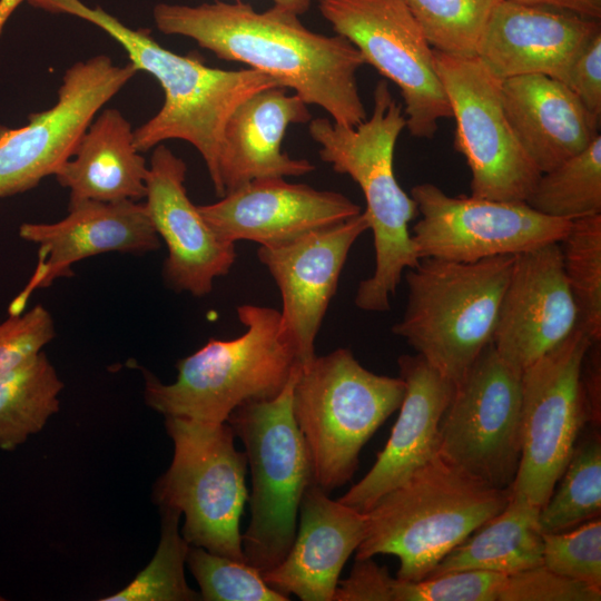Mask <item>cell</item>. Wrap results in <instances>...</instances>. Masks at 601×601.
Returning <instances> with one entry per match:
<instances>
[{
  "instance_id": "6",
  "label": "cell",
  "mask_w": 601,
  "mask_h": 601,
  "mask_svg": "<svg viewBox=\"0 0 601 601\" xmlns=\"http://www.w3.org/2000/svg\"><path fill=\"white\" fill-rule=\"evenodd\" d=\"M514 257L421 258L404 272L406 306L392 332L456 383L493 341Z\"/></svg>"
},
{
  "instance_id": "29",
  "label": "cell",
  "mask_w": 601,
  "mask_h": 601,
  "mask_svg": "<svg viewBox=\"0 0 601 601\" xmlns=\"http://www.w3.org/2000/svg\"><path fill=\"white\" fill-rule=\"evenodd\" d=\"M525 203L542 215L570 221L601 214V136L541 173Z\"/></svg>"
},
{
  "instance_id": "24",
  "label": "cell",
  "mask_w": 601,
  "mask_h": 601,
  "mask_svg": "<svg viewBox=\"0 0 601 601\" xmlns=\"http://www.w3.org/2000/svg\"><path fill=\"white\" fill-rule=\"evenodd\" d=\"M296 93L285 87L262 89L242 101L229 116L224 131L217 196L255 179L298 177L315 166L282 150L287 128L309 122L312 115Z\"/></svg>"
},
{
  "instance_id": "34",
  "label": "cell",
  "mask_w": 601,
  "mask_h": 601,
  "mask_svg": "<svg viewBox=\"0 0 601 601\" xmlns=\"http://www.w3.org/2000/svg\"><path fill=\"white\" fill-rule=\"evenodd\" d=\"M186 565L199 587L203 601H288L272 589L263 573L246 562L189 545Z\"/></svg>"
},
{
  "instance_id": "28",
  "label": "cell",
  "mask_w": 601,
  "mask_h": 601,
  "mask_svg": "<svg viewBox=\"0 0 601 601\" xmlns=\"http://www.w3.org/2000/svg\"><path fill=\"white\" fill-rule=\"evenodd\" d=\"M63 382L43 351L0 378V450L39 433L60 410Z\"/></svg>"
},
{
  "instance_id": "11",
  "label": "cell",
  "mask_w": 601,
  "mask_h": 601,
  "mask_svg": "<svg viewBox=\"0 0 601 601\" xmlns=\"http://www.w3.org/2000/svg\"><path fill=\"white\" fill-rule=\"evenodd\" d=\"M522 444V371L484 348L454 383L439 431V453L472 477L511 489Z\"/></svg>"
},
{
  "instance_id": "37",
  "label": "cell",
  "mask_w": 601,
  "mask_h": 601,
  "mask_svg": "<svg viewBox=\"0 0 601 601\" xmlns=\"http://www.w3.org/2000/svg\"><path fill=\"white\" fill-rule=\"evenodd\" d=\"M55 336L53 318L42 305L0 322V378L41 352Z\"/></svg>"
},
{
  "instance_id": "31",
  "label": "cell",
  "mask_w": 601,
  "mask_h": 601,
  "mask_svg": "<svg viewBox=\"0 0 601 601\" xmlns=\"http://www.w3.org/2000/svg\"><path fill=\"white\" fill-rule=\"evenodd\" d=\"M160 539L149 563L122 589L100 601H200V593L186 581L185 565L189 544L179 528L181 514L158 509Z\"/></svg>"
},
{
  "instance_id": "12",
  "label": "cell",
  "mask_w": 601,
  "mask_h": 601,
  "mask_svg": "<svg viewBox=\"0 0 601 601\" xmlns=\"http://www.w3.org/2000/svg\"><path fill=\"white\" fill-rule=\"evenodd\" d=\"M318 8L336 35L400 89L408 132L432 139L452 111L434 50L405 1L319 0Z\"/></svg>"
},
{
  "instance_id": "26",
  "label": "cell",
  "mask_w": 601,
  "mask_h": 601,
  "mask_svg": "<svg viewBox=\"0 0 601 601\" xmlns=\"http://www.w3.org/2000/svg\"><path fill=\"white\" fill-rule=\"evenodd\" d=\"M148 169L130 122L109 108L90 124L53 176L69 189V203L139 200L146 196Z\"/></svg>"
},
{
  "instance_id": "42",
  "label": "cell",
  "mask_w": 601,
  "mask_h": 601,
  "mask_svg": "<svg viewBox=\"0 0 601 601\" xmlns=\"http://www.w3.org/2000/svg\"><path fill=\"white\" fill-rule=\"evenodd\" d=\"M240 1V0H236ZM274 6L289 10L298 16L304 14L311 7V0H272Z\"/></svg>"
},
{
  "instance_id": "22",
  "label": "cell",
  "mask_w": 601,
  "mask_h": 601,
  "mask_svg": "<svg viewBox=\"0 0 601 601\" xmlns=\"http://www.w3.org/2000/svg\"><path fill=\"white\" fill-rule=\"evenodd\" d=\"M397 365L405 394L390 439L366 475L338 499L362 513L439 453L440 422L454 391L418 354L401 355Z\"/></svg>"
},
{
  "instance_id": "8",
  "label": "cell",
  "mask_w": 601,
  "mask_h": 601,
  "mask_svg": "<svg viewBox=\"0 0 601 601\" xmlns=\"http://www.w3.org/2000/svg\"><path fill=\"white\" fill-rule=\"evenodd\" d=\"M300 365L278 395L237 407L227 418L243 442L252 475L250 522L242 534L246 563L262 573L289 551L299 504L314 483L306 442L293 414V390Z\"/></svg>"
},
{
  "instance_id": "18",
  "label": "cell",
  "mask_w": 601,
  "mask_h": 601,
  "mask_svg": "<svg viewBox=\"0 0 601 601\" xmlns=\"http://www.w3.org/2000/svg\"><path fill=\"white\" fill-rule=\"evenodd\" d=\"M19 236L38 247V262L9 315L23 312L31 294L72 275V265L104 253L142 255L159 249L160 238L145 203L137 200L69 203L68 215L55 223H23Z\"/></svg>"
},
{
  "instance_id": "21",
  "label": "cell",
  "mask_w": 601,
  "mask_h": 601,
  "mask_svg": "<svg viewBox=\"0 0 601 601\" xmlns=\"http://www.w3.org/2000/svg\"><path fill=\"white\" fill-rule=\"evenodd\" d=\"M600 20L549 6L499 0L475 57L496 79L545 75L563 82Z\"/></svg>"
},
{
  "instance_id": "2",
  "label": "cell",
  "mask_w": 601,
  "mask_h": 601,
  "mask_svg": "<svg viewBox=\"0 0 601 601\" xmlns=\"http://www.w3.org/2000/svg\"><path fill=\"white\" fill-rule=\"evenodd\" d=\"M51 13H66L90 22L126 51L138 71L151 75L164 90V104L149 120L134 130L140 152L166 140L187 141L206 165L215 193L226 122L235 108L253 93L282 87L264 72L250 68L224 70L204 63L194 53L183 56L160 46L148 29H132L100 7L81 0H28Z\"/></svg>"
},
{
  "instance_id": "39",
  "label": "cell",
  "mask_w": 601,
  "mask_h": 601,
  "mask_svg": "<svg viewBox=\"0 0 601 601\" xmlns=\"http://www.w3.org/2000/svg\"><path fill=\"white\" fill-rule=\"evenodd\" d=\"M372 559H355L349 575L338 581L334 601H395L397 579Z\"/></svg>"
},
{
  "instance_id": "10",
  "label": "cell",
  "mask_w": 601,
  "mask_h": 601,
  "mask_svg": "<svg viewBox=\"0 0 601 601\" xmlns=\"http://www.w3.org/2000/svg\"><path fill=\"white\" fill-rule=\"evenodd\" d=\"M593 341L578 325L522 371V444L512 495L542 508L552 495L582 428L593 418L582 365Z\"/></svg>"
},
{
  "instance_id": "16",
  "label": "cell",
  "mask_w": 601,
  "mask_h": 601,
  "mask_svg": "<svg viewBox=\"0 0 601 601\" xmlns=\"http://www.w3.org/2000/svg\"><path fill=\"white\" fill-rule=\"evenodd\" d=\"M187 166L162 144L154 148L146 180V208L167 246L165 285L204 297L227 275L237 257L235 244L219 236L188 197Z\"/></svg>"
},
{
  "instance_id": "27",
  "label": "cell",
  "mask_w": 601,
  "mask_h": 601,
  "mask_svg": "<svg viewBox=\"0 0 601 601\" xmlns=\"http://www.w3.org/2000/svg\"><path fill=\"white\" fill-rule=\"evenodd\" d=\"M539 512L540 508L511 494L500 513L449 552L426 578L462 570L510 575L543 564Z\"/></svg>"
},
{
  "instance_id": "13",
  "label": "cell",
  "mask_w": 601,
  "mask_h": 601,
  "mask_svg": "<svg viewBox=\"0 0 601 601\" xmlns=\"http://www.w3.org/2000/svg\"><path fill=\"white\" fill-rule=\"evenodd\" d=\"M435 67L455 120L454 149L471 173V196L525 201L541 171L520 146L505 116L501 80L476 57L434 50Z\"/></svg>"
},
{
  "instance_id": "36",
  "label": "cell",
  "mask_w": 601,
  "mask_h": 601,
  "mask_svg": "<svg viewBox=\"0 0 601 601\" xmlns=\"http://www.w3.org/2000/svg\"><path fill=\"white\" fill-rule=\"evenodd\" d=\"M506 575L462 570L418 581L397 579L395 601H497Z\"/></svg>"
},
{
  "instance_id": "30",
  "label": "cell",
  "mask_w": 601,
  "mask_h": 601,
  "mask_svg": "<svg viewBox=\"0 0 601 601\" xmlns=\"http://www.w3.org/2000/svg\"><path fill=\"white\" fill-rule=\"evenodd\" d=\"M559 489L540 509L538 525L542 534L573 529L600 516L601 441L597 431L578 440Z\"/></svg>"
},
{
  "instance_id": "35",
  "label": "cell",
  "mask_w": 601,
  "mask_h": 601,
  "mask_svg": "<svg viewBox=\"0 0 601 601\" xmlns=\"http://www.w3.org/2000/svg\"><path fill=\"white\" fill-rule=\"evenodd\" d=\"M543 565L601 590V521L595 518L573 529L542 534Z\"/></svg>"
},
{
  "instance_id": "43",
  "label": "cell",
  "mask_w": 601,
  "mask_h": 601,
  "mask_svg": "<svg viewBox=\"0 0 601 601\" xmlns=\"http://www.w3.org/2000/svg\"><path fill=\"white\" fill-rule=\"evenodd\" d=\"M22 1L28 0H0V33L10 16L16 11Z\"/></svg>"
},
{
  "instance_id": "4",
  "label": "cell",
  "mask_w": 601,
  "mask_h": 601,
  "mask_svg": "<svg viewBox=\"0 0 601 601\" xmlns=\"http://www.w3.org/2000/svg\"><path fill=\"white\" fill-rule=\"evenodd\" d=\"M511 489L491 487L440 453L365 512L355 559L395 555L396 578L418 581L509 503Z\"/></svg>"
},
{
  "instance_id": "23",
  "label": "cell",
  "mask_w": 601,
  "mask_h": 601,
  "mask_svg": "<svg viewBox=\"0 0 601 601\" xmlns=\"http://www.w3.org/2000/svg\"><path fill=\"white\" fill-rule=\"evenodd\" d=\"M298 515L289 551L263 579L288 598L334 601L343 566L364 539L365 514L332 500L314 482L303 494Z\"/></svg>"
},
{
  "instance_id": "32",
  "label": "cell",
  "mask_w": 601,
  "mask_h": 601,
  "mask_svg": "<svg viewBox=\"0 0 601 601\" xmlns=\"http://www.w3.org/2000/svg\"><path fill=\"white\" fill-rule=\"evenodd\" d=\"M560 246L579 325L593 342H601V214L572 220Z\"/></svg>"
},
{
  "instance_id": "38",
  "label": "cell",
  "mask_w": 601,
  "mask_h": 601,
  "mask_svg": "<svg viewBox=\"0 0 601 601\" xmlns=\"http://www.w3.org/2000/svg\"><path fill=\"white\" fill-rule=\"evenodd\" d=\"M601 590L543 564L506 575L497 601H600Z\"/></svg>"
},
{
  "instance_id": "19",
  "label": "cell",
  "mask_w": 601,
  "mask_h": 601,
  "mask_svg": "<svg viewBox=\"0 0 601 601\" xmlns=\"http://www.w3.org/2000/svg\"><path fill=\"white\" fill-rule=\"evenodd\" d=\"M578 325L560 243L515 255L492 341L499 355L523 371Z\"/></svg>"
},
{
  "instance_id": "15",
  "label": "cell",
  "mask_w": 601,
  "mask_h": 601,
  "mask_svg": "<svg viewBox=\"0 0 601 601\" xmlns=\"http://www.w3.org/2000/svg\"><path fill=\"white\" fill-rule=\"evenodd\" d=\"M421 218L412 239L420 258L475 263L561 243L571 221L542 215L525 201L453 197L431 183L411 189Z\"/></svg>"
},
{
  "instance_id": "7",
  "label": "cell",
  "mask_w": 601,
  "mask_h": 601,
  "mask_svg": "<svg viewBox=\"0 0 601 601\" xmlns=\"http://www.w3.org/2000/svg\"><path fill=\"white\" fill-rule=\"evenodd\" d=\"M404 394L400 376L368 371L345 347L300 367L293 414L319 487L329 494L352 479L363 446L400 408Z\"/></svg>"
},
{
  "instance_id": "9",
  "label": "cell",
  "mask_w": 601,
  "mask_h": 601,
  "mask_svg": "<svg viewBox=\"0 0 601 601\" xmlns=\"http://www.w3.org/2000/svg\"><path fill=\"white\" fill-rule=\"evenodd\" d=\"M173 460L152 487L158 509L184 515L180 528L189 545L246 562L239 531L248 492L247 459L235 447L227 423L165 416Z\"/></svg>"
},
{
  "instance_id": "33",
  "label": "cell",
  "mask_w": 601,
  "mask_h": 601,
  "mask_svg": "<svg viewBox=\"0 0 601 601\" xmlns=\"http://www.w3.org/2000/svg\"><path fill=\"white\" fill-rule=\"evenodd\" d=\"M404 1L433 50L471 58L499 0Z\"/></svg>"
},
{
  "instance_id": "40",
  "label": "cell",
  "mask_w": 601,
  "mask_h": 601,
  "mask_svg": "<svg viewBox=\"0 0 601 601\" xmlns=\"http://www.w3.org/2000/svg\"><path fill=\"white\" fill-rule=\"evenodd\" d=\"M563 83L591 114L601 116V31L577 56Z\"/></svg>"
},
{
  "instance_id": "41",
  "label": "cell",
  "mask_w": 601,
  "mask_h": 601,
  "mask_svg": "<svg viewBox=\"0 0 601 601\" xmlns=\"http://www.w3.org/2000/svg\"><path fill=\"white\" fill-rule=\"evenodd\" d=\"M530 4L549 6L600 20L601 0H511Z\"/></svg>"
},
{
  "instance_id": "20",
  "label": "cell",
  "mask_w": 601,
  "mask_h": 601,
  "mask_svg": "<svg viewBox=\"0 0 601 601\" xmlns=\"http://www.w3.org/2000/svg\"><path fill=\"white\" fill-rule=\"evenodd\" d=\"M198 208L226 240H249L265 247L284 245L362 213L341 193L292 184L282 177L252 180Z\"/></svg>"
},
{
  "instance_id": "14",
  "label": "cell",
  "mask_w": 601,
  "mask_h": 601,
  "mask_svg": "<svg viewBox=\"0 0 601 601\" xmlns=\"http://www.w3.org/2000/svg\"><path fill=\"white\" fill-rule=\"evenodd\" d=\"M138 72L98 55L69 67L56 104L20 128L0 126V198L24 193L55 175L75 152L95 115Z\"/></svg>"
},
{
  "instance_id": "17",
  "label": "cell",
  "mask_w": 601,
  "mask_h": 601,
  "mask_svg": "<svg viewBox=\"0 0 601 601\" xmlns=\"http://www.w3.org/2000/svg\"><path fill=\"white\" fill-rule=\"evenodd\" d=\"M367 229L370 224L362 211L284 245L257 249L259 262L278 287L282 326L296 348L300 367L316 356L315 338L348 253Z\"/></svg>"
},
{
  "instance_id": "5",
  "label": "cell",
  "mask_w": 601,
  "mask_h": 601,
  "mask_svg": "<svg viewBox=\"0 0 601 601\" xmlns=\"http://www.w3.org/2000/svg\"><path fill=\"white\" fill-rule=\"evenodd\" d=\"M245 332L210 338L176 364L175 382L162 383L144 370L146 404L164 416L224 423L239 406L270 400L299 365L278 309L254 304L236 308Z\"/></svg>"
},
{
  "instance_id": "1",
  "label": "cell",
  "mask_w": 601,
  "mask_h": 601,
  "mask_svg": "<svg viewBox=\"0 0 601 601\" xmlns=\"http://www.w3.org/2000/svg\"><path fill=\"white\" fill-rule=\"evenodd\" d=\"M152 17L160 32L190 38L221 60L264 72L336 124L355 127L367 118L356 80L366 65L361 52L339 35L307 29L289 10L256 11L242 1L158 3Z\"/></svg>"
},
{
  "instance_id": "3",
  "label": "cell",
  "mask_w": 601,
  "mask_h": 601,
  "mask_svg": "<svg viewBox=\"0 0 601 601\" xmlns=\"http://www.w3.org/2000/svg\"><path fill=\"white\" fill-rule=\"evenodd\" d=\"M373 101L371 117L355 127L319 117L309 120L308 131L321 147V159L349 176L363 191L375 267L359 283L354 304L365 312L383 313L390 309L404 272L421 258L408 228L418 215L417 207L396 180L393 164L397 138L406 126L403 105L385 80L377 82Z\"/></svg>"
},
{
  "instance_id": "25",
  "label": "cell",
  "mask_w": 601,
  "mask_h": 601,
  "mask_svg": "<svg viewBox=\"0 0 601 601\" xmlns=\"http://www.w3.org/2000/svg\"><path fill=\"white\" fill-rule=\"evenodd\" d=\"M501 99L513 134L541 173L577 155L600 135V117L555 78H508L501 81Z\"/></svg>"
}]
</instances>
